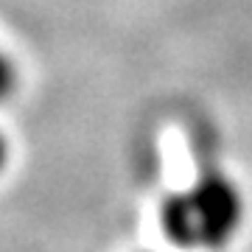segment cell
I'll use <instances>...</instances> for the list:
<instances>
[{
  "mask_svg": "<svg viewBox=\"0 0 252 252\" xmlns=\"http://www.w3.org/2000/svg\"><path fill=\"white\" fill-rule=\"evenodd\" d=\"M9 157H11L9 140H6V137H3V132H0V174L6 171V165H9Z\"/></svg>",
  "mask_w": 252,
  "mask_h": 252,
  "instance_id": "obj_3",
  "label": "cell"
},
{
  "mask_svg": "<svg viewBox=\"0 0 252 252\" xmlns=\"http://www.w3.org/2000/svg\"><path fill=\"white\" fill-rule=\"evenodd\" d=\"M244 190L224 171L207 168L188 188L174 190L160 207L165 238L193 252H213L233 241L244 227Z\"/></svg>",
  "mask_w": 252,
  "mask_h": 252,
  "instance_id": "obj_1",
  "label": "cell"
},
{
  "mask_svg": "<svg viewBox=\"0 0 252 252\" xmlns=\"http://www.w3.org/2000/svg\"><path fill=\"white\" fill-rule=\"evenodd\" d=\"M14 90H17V64L9 51L0 48V101H6Z\"/></svg>",
  "mask_w": 252,
  "mask_h": 252,
  "instance_id": "obj_2",
  "label": "cell"
}]
</instances>
